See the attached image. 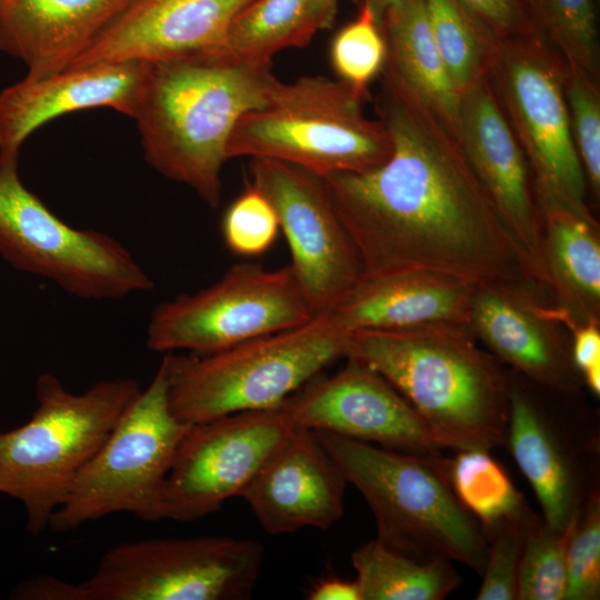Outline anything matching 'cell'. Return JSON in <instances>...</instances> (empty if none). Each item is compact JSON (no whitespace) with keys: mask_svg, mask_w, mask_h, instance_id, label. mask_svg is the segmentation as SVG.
Masks as SVG:
<instances>
[{"mask_svg":"<svg viewBox=\"0 0 600 600\" xmlns=\"http://www.w3.org/2000/svg\"><path fill=\"white\" fill-rule=\"evenodd\" d=\"M312 431L363 496L382 544L418 561L441 558L483 572L488 542L480 522L456 497L446 458L434 461Z\"/></svg>","mask_w":600,"mask_h":600,"instance_id":"obj_4","label":"cell"},{"mask_svg":"<svg viewBox=\"0 0 600 600\" xmlns=\"http://www.w3.org/2000/svg\"><path fill=\"white\" fill-rule=\"evenodd\" d=\"M374 107L392 141L389 159L367 171L323 177L362 278L430 271L549 300L439 117L387 70Z\"/></svg>","mask_w":600,"mask_h":600,"instance_id":"obj_1","label":"cell"},{"mask_svg":"<svg viewBox=\"0 0 600 600\" xmlns=\"http://www.w3.org/2000/svg\"><path fill=\"white\" fill-rule=\"evenodd\" d=\"M190 427L170 409L160 363L148 388L80 469L49 528L70 531L117 512H130L144 521L162 520L167 477Z\"/></svg>","mask_w":600,"mask_h":600,"instance_id":"obj_8","label":"cell"},{"mask_svg":"<svg viewBox=\"0 0 600 600\" xmlns=\"http://www.w3.org/2000/svg\"><path fill=\"white\" fill-rule=\"evenodd\" d=\"M452 561H418L393 551L378 539L351 553L361 600H442L461 583Z\"/></svg>","mask_w":600,"mask_h":600,"instance_id":"obj_27","label":"cell"},{"mask_svg":"<svg viewBox=\"0 0 600 600\" xmlns=\"http://www.w3.org/2000/svg\"><path fill=\"white\" fill-rule=\"evenodd\" d=\"M600 598V490L593 492L569 528L563 600Z\"/></svg>","mask_w":600,"mask_h":600,"instance_id":"obj_34","label":"cell"},{"mask_svg":"<svg viewBox=\"0 0 600 600\" xmlns=\"http://www.w3.org/2000/svg\"><path fill=\"white\" fill-rule=\"evenodd\" d=\"M140 392L137 380L119 378L76 394L56 376H39L31 419L0 432V493L23 504L30 534L49 527L80 469Z\"/></svg>","mask_w":600,"mask_h":600,"instance_id":"obj_6","label":"cell"},{"mask_svg":"<svg viewBox=\"0 0 600 600\" xmlns=\"http://www.w3.org/2000/svg\"><path fill=\"white\" fill-rule=\"evenodd\" d=\"M542 263L552 302L577 323L600 324V237L593 214L539 204Z\"/></svg>","mask_w":600,"mask_h":600,"instance_id":"obj_24","label":"cell"},{"mask_svg":"<svg viewBox=\"0 0 600 600\" xmlns=\"http://www.w3.org/2000/svg\"><path fill=\"white\" fill-rule=\"evenodd\" d=\"M569 528L559 531L542 516L528 527L519 567L517 600H563Z\"/></svg>","mask_w":600,"mask_h":600,"instance_id":"obj_32","label":"cell"},{"mask_svg":"<svg viewBox=\"0 0 600 600\" xmlns=\"http://www.w3.org/2000/svg\"><path fill=\"white\" fill-rule=\"evenodd\" d=\"M506 446L531 484L542 518L566 531L599 490V424L587 413L550 410L528 379L511 371Z\"/></svg>","mask_w":600,"mask_h":600,"instance_id":"obj_15","label":"cell"},{"mask_svg":"<svg viewBox=\"0 0 600 600\" xmlns=\"http://www.w3.org/2000/svg\"><path fill=\"white\" fill-rule=\"evenodd\" d=\"M318 30L314 0H253L234 18L221 44L204 52L232 63L271 64L279 51L307 46Z\"/></svg>","mask_w":600,"mask_h":600,"instance_id":"obj_26","label":"cell"},{"mask_svg":"<svg viewBox=\"0 0 600 600\" xmlns=\"http://www.w3.org/2000/svg\"><path fill=\"white\" fill-rule=\"evenodd\" d=\"M347 332L327 313L210 354L164 353L170 409L192 426L279 407L344 357Z\"/></svg>","mask_w":600,"mask_h":600,"instance_id":"obj_5","label":"cell"},{"mask_svg":"<svg viewBox=\"0 0 600 600\" xmlns=\"http://www.w3.org/2000/svg\"><path fill=\"white\" fill-rule=\"evenodd\" d=\"M16 160L0 157V254L87 300L149 291L153 280L113 237L70 227L20 181Z\"/></svg>","mask_w":600,"mask_h":600,"instance_id":"obj_10","label":"cell"},{"mask_svg":"<svg viewBox=\"0 0 600 600\" xmlns=\"http://www.w3.org/2000/svg\"><path fill=\"white\" fill-rule=\"evenodd\" d=\"M387 59V43L381 26L362 1L356 19L342 27L330 44V62L338 80L369 96L368 87L381 74Z\"/></svg>","mask_w":600,"mask_h":600,"instance_id":"obj_31","label":"cell"},{"mask_svg":"<svg viewBox=\"0 0 600 600\" xmlns=\"http://www.w3.org/2000/svg\"><path fill=\"white\" fill-rule=\"evenodd\" d=\"M346 361L333 376L319 373L283 402L297 427L434 461L446 458L422 418L387 379L363 362Z\"/></svg>","mask_w":600,"mask_h":600,"instance_id":"obj_16","label":"cell"},{"mask_svg":"<svg viewBox=\"0 0 600 600\" xmlns=\"http://www.w3.org/2000/svg\"><path fill=\"white\" fill-rule=\"evenodd\" d=\"M17 600H81L78 584L51 576H39L22 581L10 592Z\"/></svg>","mask_w":600,"mask_h":600,"instance_id":"obj_39","label":"cell"},{"mask_svg":"<svg viewBox=\"0 0 600 600\" xmlns=\"http://www.w3.org/2000/svg\"><path fill=\"white\" fill-rule=\"evenodd\" d=\"M6 1H7V0H0V6H1L2 3H4Z\"/></svg>","mask_w":600,"mask_h":600,"instance_id":"obj_43","label":"cell"},{"mask_svg":"<svg viewBox=\"0 0 600 600\" xmlns=\"http://www.w3.org/2000/svg\"><path fill=\"white\" fill-rule=\"evenodd\" d=\"M478 16L499 39L536 33L521 0H460Z\"/></svg>","mask_w":600,"mask_h":600,"instance_id":"obj_37","label":"cell"},{"mask_svg":"<svg viewBox=\"0 0 600 600\" xmlns=\"http://www.w3.org/2000/svg\"><path fill=\"white\" fill-rule=\"evenodd\" d=\"M280 230L277 212L269 199L250 183L228 207L221 233L227 248L241 257L267 252Z\"/></svg>","mask_w":600,"mask_h":600,"instance_id":"obj_36","label":"cell"},{"mask_svg":"<svg viewBox=\"0 0 600 600\" xmlns=\"http://www.w3.org/2000/svg\"><path fill=\"white\" fill-rule=\"evenodd\" d=\"M533 28L566 63L599 80L596 0H521Z\"/></svg>","mask_w":600,"mask_h":600,"instance_id":"obj_30","label":"cell"},{"mask_svg":"<svg viewBox=\"0 0 600 600\" xmlns=\"http://www.w3.org/2000/svg\"><path fill=\"white\" fill-rule=\"evenodd\" d=\"M478 286L430 271L361 278L330 312L347 330H399L467 323Z\"/></svg>","mask_w":600,"mask_h":600,"instance_id":"obj_23","label":"cell"},{"mask_svg":"<svg viewBox=\"0 0 600 600\" xmlns=\"http://www.w3.org/2000/svg\"><path fill=\"white\" fill-rule=\"evenodd\" d=\"M344 359L387 379L422 418L441 449L506 446L511 371L467 323L347 332Z\"/></svg>","mask_w":600,"mask_h":600,"instance_id":"obj_2","label":"cell"},{"mask_svg":"<svg viewBox=\"0 0 600 600\" xmlns=\"http://www.w3.org/2000/svg\"><path fill=\"white\" fill-rule=\"evenodd\" d=\"M264 561L251 539L199 537L121 543L79 583L81 600H243Z\"/></svg>","mask_w":600,"mask_h":600,"instance_id":"obj_11","label":"cell"},{"mask_svg":"<svg viewBox=\"0 0 600 600\" xmlns=\"http://www.w3.org/2000/svg\"><path fill=\"white\" fill-rule=\"evenodd\" d=\"M383 70L411 89L458 138L460 97L438 52L424 0H402L381 21Z\"/></svg>","mask_w":600,"mask_h":600,"instance_id":"obj_25","label":"cell"},{"mask_svg":"<svg viewBox=\"0 0 600 600\" xmlns=\"http://www.w3.org/2000/svg\"><path fill=\"white\" fill-rule=\"evenodd\" d=\"M310 600H361L358 582L342 578H326L318 581L308 593Z\"/></svg>","mask_w":600,"mask_h":600,"instance_id":"obj_40","label":"cell"},{"mask_svg":"<svg viewBox=\"0 0 600 600\" xmlns=\"http://www.w3.org/2000/svg\"><path fill=\"white\" fill-rule=\"evenodd\" d=\"M567 63L540 36L500 39L488 79L529 163L538 204L592 214L569 122Z\"/></svg>","mask_w":600,"mask_h":600,"instance_id":"obj_9","label":"cell"},{"mask_svg":"<svg viewBox=\"0 0 600 600\" xmlns=\"http://www.w3.org/2000/svg\"><path fill=\"white\" fill-rule=\"evenodd\" d=\"M458 140L503 223L547 287L542 218L531 170L488 77L460 98Z\"/></svg>","mask_w":600,"mask_h":600,"instance_id":"obj_17","label":"cell"},{"mask_svg":"<svg viewBox=\"0 0 600 600\" xmlns=\"http://www.w3.org/2000/svg\"><path fill=\"white\" fill-rule=\"evenodd\" d=\"M479 342L504 366L546 389L578 393L571 334L556 306L501 287H477L468 322Z\"/></svg>","mask_w":600,"mask_h":600,"instance_id":"obj_18","label":"cell"},{"mask_svg":"<svg viewBox=\"0 0 600 600\" xmlns=\"http://www.w3.org/2000/svg\"><path fill=\"white\" fill-rule=\"evenodd\" d=\"M131 0H7L0 6V51L20 59L28 77L71 67Z\"/></svg>","mask_w":600,"mask_h":600,"instance_id":"obj_22","label":"cell"},{"mask_svg":"<svg viewBox=\"0 0 600 600\" xmlns=\"http://www.w3.org/2000/svg\"><path fill=\"white\" fill-rule=\"evenodd\" d=\"M448 77L461 96L488 77L500 39L460 0H424Z\"/></svg>","mask_w":600,"mask_h":600,"instance_id":"obj_28","label":"cell"},{"mask_svg":"<svg viewBox=\"0 0 600 600\" xmlns=\"http://www.w3.org/2000/svg\"><path fill=\"white\" fill-rule=\"evenodd\" d=\"M150 62H97L40 78L26 76L0 93V157L18 161L27 138L54 118L111 108L134 118Z\"/></svg>","mask_w":600,"mask_h":600,"instance_id":"obj_19","label":"cell"},{"mask_svg":"<svg viewBox=\"0 0 600 600\" xmlns=\"http://www.w3.org/2000/svg\"><path fill=\"white\" fill-rule=\"evenodd\" d=\"M347 480L312 430H297L267 459L240 497L263 530H328L343 516Z\"/></svg>","mask_w":600,"mask_h":600,"instance_id":"obj_20","label":"cell"},{"mask_svg":"<svg viewBox=\"0 0 600 600\" xmlns=\"http://www.w3.org/2000/svg\"><path fill=\"white\" fill-rule=\"evenodd\" d=\"M364 1L371 11L373 12L374 17L379 21L381 26V21L384 17V14L396 6H398L402 0H362Z\"/></svg>","mask_w":600,"mask_h":600,"instance_id":"obj_42","label":"cell"},{"mask_svg":"<svg viewBox=\"0 0 600 600\" xmlns=\"http://www.w3.org/2000/svg\"><path fill=\"white\" fill-rule=\"evenodd\" d=\"M564 97L573 143L588 188L600 194V90L599 80L567 64Z\"/></svg>","mask_w":600,"mask_h":600,"instance_id":"obj_33","label":"cell"},{"mask_svg":"<svg viewBox=\"0 0 600 600\" xmlns=\"http://www.w3.org/2000/svg\"><path fill=\"white\" fill-rule=\"evenodd\" d=\"M538 517L536 513L528 518L506 519L482 528L488 552L476 599L517 600L518 574L527 530Z\"/></svg>","mask_w":600,"mask_h":600,"instance_id":"obj_35","label":"cell"},{"mask_svg":"<svg viewBox=\"0 0 600 600\" xmlns=\"http://www.w3.org/2000/svg\"><path fill=\"white\" fill-rule=\"evenodd\" d=\"M249 173L277 212L313 316L330 313L361 280L362 263L324 178L267 158H252Z\"/></svg>","mask_w":600,"mask_h":600,"instance_id":"obj_13","label":"cell"},{"mask_svg":"<svg viewBox=\"0 0 600 600\" xmlns=\"http://www.w3.org/2000/svg\"><path fill=\"white\" fill-rule=\"evenodd\" d=\"M253 0H131L74 60L156 62L218 48Z\"/></svg>","mask_w":600,"mask_h":600,"instance_id":"obj_21","label":"cell"},{"mask_svg":"<svg viewBox=\"0 0 600 600\" xmlns=\"http://www.w3.org/2000/svg\"><path fill=\"white\" fill-rule=\"evenodd\" d=\"M367 97L341 80L301 77L279 81L268 102L240 118L228 158H267L320 177L361 172L384 163L392 141L363 111Z\"/></svg>","mask_w":600,"mask_h":600,"instance_id":"obj_7","label":"cell"},{"mask_svg":"<svg viewBox=\"0 0 600 600\" xmlns=\"http://www.w3.org/2000/svg\"><path fill=\"white\" fill-rule=\"evenodd\" d=\"M278 83L271 64L232 63L208 52L150 62L133 118L147 162L218 208L231 133Z\"/></svg>","mask_w":600,"mask_h":600,"instance_id":"obj_3","label":"cell"},{"mask_svg":"<svg viewBox=\"0 0 600 600\" xmlns=\"http://www.w3.org/2000/svg\"><path fill=\"white\" fill-rule=\"evenodd\" d=\"M444 471L456 497L481 528L536 514L490 451H457L446 458Z\"/></svg>","mask_w":600,"mask_h":600,"instance_id":"obj_29","label":"cell"},{"mask_svg":"<svg viewBox=\"0 0 600 600\" xmlns=\"http://www.w3.org/2000/svg\"><path fill=\"white\" fill-rule=\"evenodd\" d=\"M313 317L290 264L269 270L242 262L211 286L157 306L147 329V347L163 353L210 354L301 326Z\"/></svg>","mask_w":600,"mask_h":600,"instance_id":"obj_12","label":"cell"},{"mask_svg":"<svg viewBox=\"0 0 600 600\" xmlns=\"http://www.w3.org/2000/svg\"><path fill=\"white\" fill-rule=\"evenodd\" d=\"M351 1L356 4L361 3V0ZM339 2L340 0H314L321 30L330 29L333 26L338 12Z\"/></svg>","mask_w":600,"mask_h":600,"instance_id":"obj_41","label":"cell"},{"mask_svg":"<svg viewBox=\"0 0 600 600\" xmlns=\"http://www.w3.org/2000/svg\"><path fill=\"white\" fill-rule=\"evenodd\" d=\"M297 428L283 403L192 424L167 477L162 519L196 521L240 497Z\"/></svg>","mask_w":600,"mask_h":600,"instance_id":"obj_14","label":"cell"},{"mask_svg":"<svg viewBox=\"0 0 600 600\" xmlns=\"http://www.w3.org/2000/svg\"><path fill=\"white\" fill-rule=\"evenodd\" d=\"M559 319L571 334L572 359L582 376L587 370L600 366V330L597 323L581 324L558 311Z\"/></svg>","mask_w":600,"mask_h":600,"instance_id":"obj_38","label":"cell"}]
</instances>
